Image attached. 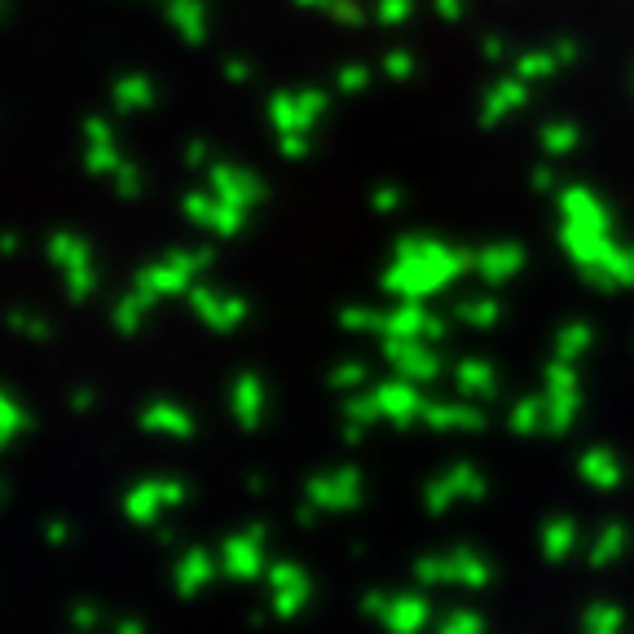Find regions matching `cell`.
Wrapping results in <instances>:
<instances>
[]
</instances>
